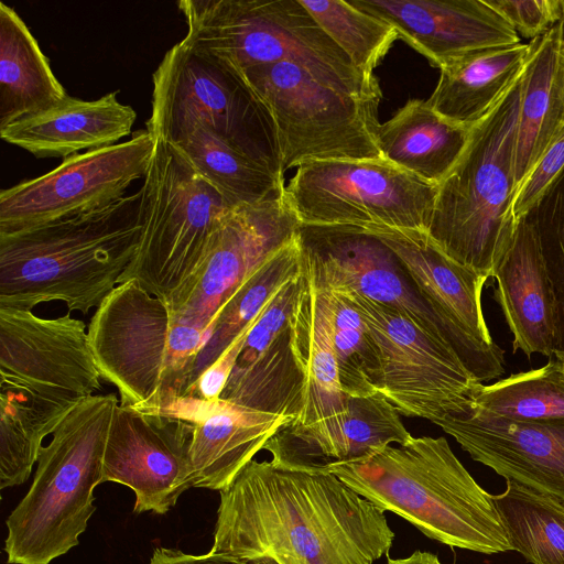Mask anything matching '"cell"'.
Here are the masks:
<instances>
[{
  "instance_id": "cell-26",
  "label": "cell",
  "mask_w": 564,
  "mask_h": 564,
  "mask_svg": "<svg viewBox=\"0 0 564 564\" xmlns=\"http://www.w3.org/2000/svg\"><path fill=\"white\" fill-rule=\"evenodd\" d=\"M531 44L471 53L440 68L427 104L455 123L473 128L487 117L522 75Z\"/></svg>"
},
{
  "instance_id": "cell-19",
  "label": "cell",
  "mask_w": 564,
  "mask_h": 564,
  "mask_svg": "<svg viewBox=\"0 0 564 564\" xmlns=\"http://www.w3.org/2000/svg\"><path fill=\"white\" fill-rule=\"evenodd\" d=\"M300 239L304 257L328 288L398 311L451 344L395 253L378 237L349 227L301 225Z\"/></svg>"
},
{
  "instance_id": "cell-39",
  "label": "cell",
  "mask_w": 564,
  "mask_h": 564,
  "mask_svg": "<svg viewBox=\"0 0 564 564\" xmlns=\"http://www.w3.org/2000/svg\"><path fill=\"white\" fill-rule=\"evenodd\" d=\"M149 564H274L267 560H241L232 556L206 553L187 554L180 550L156 547Z\"/></svg>"
},
{
  "instance_id": "cell-9",
  "label": "cell",
  "mask_w": 564,
  "mask_h": 564,
  "mask_svg": "<svg viewBox=\"0 0 564 564\" xmlns=\"http://www.w3.org/2000/svg\"><path fill=\"white\" fill-rule=\"evenodd\" d=\"M147 130L154 137L199 119L228 145L284 180L272 116L243 77L181 41L152 75Z\"/></svg>"
},
{
  "instance_id": "cell-22",
  "label": "cell",
  "mask_w": 564,
  "mask_h": 564,
  "mask_svg": "<svg viewBox=\"0 0 564 564\" xmlns=\"http://www.w3.org/2000/svg\"><path fill=\"white\" fill-rule=\"evenodd\" d=\"M160 413L176 415L193 426V487L225 489L292 419L249 409L223 399L205 401L183 395Z\"/></svg>"
},
{
  "instance_id": "cell-29",
  "label": "cell",
  "mask_w": 564,
  "mask_h": 564,
  "mask_svg": "<svg viewBox=\"0 0 564 564\" xmlns=\"http://www.w3.org/2000/svg\"><path fill=\"white\" fill-rule=\"evenodd\" d=\"M159 138L167 141L195 173L237 206L284 193V180L228 145L199 119L182 122Z\"/></svg>"
},
{
  "instance_id": "cell-27",
  "label": "cell",
  "mask_w": 564,
  "mask_h": 564,
  "mask_svg": "<svg viewBox=\"0 0 564 564\" xmlns=\"http://www.w3.org/2000/svg\"><path fill=\"white\" fill-rule=\"evenodd\" d=\"M471 128L436 112L426 100L411 99L380 123L377 139L382 158L438 185L462 156Z\"/></svg>"
},
{
  "instance_id": "cell-41",
  "label": "cell",
  "mask_w": 564,
  "mask_h": 564,
  "mask_svg": "<svg viewBox=\"0 0 564 564\" xmlns=\"http://www.w3.org/2000/svg\"><path fill=\"white\" fill-rule=\"evenodd\" d=\"M554 357L557 358L564 366V354H555Z\"/></svg>"
},
{
  "instance_id": "cell-18",
  "label": "cell",
  "mask_w": 564,
  "mask_h": 564,
  "mask_svg": "<svg viewBox=\"0 0 564 564\" xmlns=\"http://www.w3.org/2000/svg\"><path fill=\"white\" fill-rule=\"evenodd\" d=\"M192 424L176 415L119 403L104 457L102 481L132 489L135 513L165 514L193 487Z\"/></svg>"
},
{
  "instance_id": "cell-15",
  "label": "cell",
  "mask_w": 564,
  "mask_h": 564,
  "mask_svg": "<svg viewBox=\"0 0 564 564\" xmlns=\"http://www.w3.org/2000/svg\"><path fill=\"white\" fill-rule=\"evenodd\" d=\"M354 229L378 237L395 253L478 382L505 373L503 350L490 335L481 305L482 288L488 278L452 260L425 231L383 227Z\"/></svg>"
},
{
  "instance_id": "cell-34",
  "label": "cell",
  "mask_w": 564,
  "mask_h": 564,
  "mask_svg": "<svg viewBox=\"0 0 564 564\" xmlns=\"http://www.w3.org/2000/svg\"><path fill=\"white\" fill-rule=\"evenodd\" d=\"M322 30L362 73L375 76L398 32L387 22L344 0H300Z\"/></svg>"
},
{
  "instance_id": "cell-6",
  "label": "cell",
  "mask_w": 564,
  "mask_h": 564,
  "mask_svg": "<svg viewBox=\"0 0 564 564\" xmlns=\"http://www.w3.org/2000/svg\"><path fill=\"white\" fill-rule=\"evenodd\" d=\"M187 23L182 40L236 72L292 63L323 84L381 98L376 76L359 70L300 0H182Z\"/></svg>"
},
{
  "instance_id": "cell-10",
  "label": "cell",
  "mask_w": 564,
  "mask_h": 564,
  "mask_svg": "<svg viewBox=\"0 0 564 564\" xmlns=\"http://www.w3.org/2000/svg\"><path fill=\"white\" fill-rule=\"evenodd\" d=\"M239 74L272 116L283 173L311 161L382 158L377 139L381 98L335 89L292 63Z\"/></svg>"
},
{
  "instance_id": "cell-8",
  "label": "cell",
  "mask_w": 564,
  "mask_h": 564,
  "mask_svg": "<svg viewBox=\"0 0 564 564\" xmlns=\"http://www.w3.org/2000/svg\"><path fill=\"white\" fill-rule=\"evenodd\" d=\"M141 186L142 232L120 283L134 281L166 303L197 274L214 234L237 207L161 138Z\"/></svg>"
},
{
  "instance_id": "cell-21",
  "label": "cell",
  "mask_w": 564,
  "mask_h": 564,
  "mask_svg": "<svg viewBox=\"0 0 564 564\" xmlns=\"http://www.w3.org/2000/svg\"><path fill=\"white\" fill-rule=\"evenodd\" d=\"M387 22L435 67L471 53L520 43L485 0H348Z\"/></svg>"
},
{
  "instance_id": "cell-28",
  "label": "cell",
  "mask_w": 564,
  "mask_h": 564,
  "mask_svg": "<svg viewBox=\"0 0 564 564\" xmlns=\"http://www.w3.org/2000/svg\"><path fill=\"white\" fill-rule=\"evenodd\" d=\"M67 96L48 58L15 10L0 2V129Z\"/></svg>"
},
{
  "instance_id": "cell-33",
  "label": "cell",
  "mask_w": 564,
  "mask_h": 564,
  "mask_svg": "<svg viewBox=\"0 0 564 564\" xmlns=\"http://www.w3.org/2000/svg\"><path fill=\"white\" fill-rule=\"evenodd\" d=\"M304 259L327 312L333 350L344 392L349 397L378 393L379 352L362 317L343 294L328 288L305 257Z\"/></svg>"
},
{
  "instance_id": "cell-36",
  "label": "cell",
  "mask_w": 564,
  "mask_h": 564,
  "mask_svg": "<svg viewBox=\"0 0 564 564\" xmlns=\"http://www.w3.org/2000/svg\"><path fill=\"white\" fill-rule=\"evenodd\" d=\"M563 171L564 127L540 155L516 191L512 203V215L517 225L530 213L545 191Z\"/></svg>"
},
{
  "instance_id": "cell-35",
  "label": "cell",
  "mask_w": 564,
  "mask_h": 564,
  "mask_svg": "<svg viewBox=\"0 0 564 564\" xmlns=\"http://www.w3.org/2000/svg\"><path fill=\"white\" fill-rule=\"evenodd\" d=\"M525 217L535 232L554 293L555 354H564V171Z\"/></svg>"
},
{
  "instance_id": "cell-32",
  "label": "cell",
  "mask_w": 564,
  "mask_h": 564,
  "mask_svg": "<svg viewBox=\"0 0 564 564\" xmlns=\"http://www.w3.org/2000/svg\"><path fill=\"white\" fill-rule=\"evenodd\" d=\"M468 406L517 421L564 420V366L554 357L541 368L490 384L479 382L469 394Z\"/></svg>"
},
{
  "instance_id": "cell-7",
  "label": "cell",
  "mask_w": 564,
  "mask_h": 564,
  "mask_svg": "<svg viewBox=\"0 0 564 564\" xmlns=\"http://www.w3.org/2000/svg\"><path fill=\"white\" fill-rule=\"evenodd\" d=\"M207 336L134 281L117 285L88 326L101 379L117 388L121 404L148 412L187 392Z\"/></svg>"
},
{
  "instance_id": "cell-11",
  "label": "cell",
  "mask_w": 564,
  "mask_h": 564,
  "mask_svg": "<svg viewBox=\"0 0 564 564\" xmlns=\"http://www.w3.org/2000/svg\"><path fill=\"white\" fill-rule=\"evenodd\" d=\"M438 185L384 158L311 161L284 195L301 225L427 232Z\"/></svg>"
},
{
  "instance_id": "cell-4",
  "label": "cell",
  "mask_w": 564,
  "mask_h": 564,
  "mask_svg": "<svg viewBox=\"0 0 564 564\" xmlns=\"http://www.w3.org/2000/svg\"><path fill=\"white\" fill-rule=\"evenodd\" d=\"M115 393L93 394L59 422L41 448L33 482L6 524L10 564H50L78 545L96 510L94 489L104 482V457Z\"/></svg>"
},
{
  "instance_id": "cell-13",
  "label": "cell",
  "mask_w": 564,
  "mask_h": 564,
  "mask_svg": "<svg viewBox=\"0 0 564 564\" xmlns=\"http://www.w3.org/2000/svg\"><path fill=\"white\" fill-rule=\"evenodd\" d=\"M337 292L359 312L376 343L380 358L378 392L400 414L435 424L468 406L469 394L479 382L448 341L398 311L351 292Z\"/></svg>"
},
{
  "instance_id": "cell-23",
  "label": "cell",
  "mask_w": 564,
  "mask_h": 564,
  "mask_svg": "<svg viewBox=\"0 0 564 564\" xmlns=\"http://www.w3.org/2000/svg\"><path fill=\"white\" fill-rule=\"evenodd\" d=\"M495 297L513 335V351L553 357L556 308L552 284L532 225L522 218L492 276Z\"/></svg>"
},
{
  "instance_id": "cell-20",
  "label": "cell",
  "mask_w": 564,
  "mask_h": 564,
  "mask_svg": "<svg viewBox=\"0 0 564 564\" xmlns=\"http://www.w3.org/2000/svg\"><path fill=\"white\" fill-rule=\"evenodd\" d=\"M435 424L474 460L564 506V420L517 421L466 406Z\"/></svg>"
},
{
  "instance_id": "cell-40",
  "label": "cell",
  "mask_w": 564,
  "mask_h": 564,
  "mask_svg": "<svg viewBox=\"0 0 564 564\" xmlns=\"http://www.w3.org/2000/svg\"><path fill=\"white\" fill-rule=\"evenodd\" d=\"M387 564H442L438 557L430 552L415 551L405 558H389Z\"/></svg>"
},
{
  "instance_id": "cell-37",
  "label": "cell",
  "mask_w": 564,
  "mask_h": 564,
  "mask_svg": "<svg viewBox=\"0 0 564 564\" xmlns=\"http://www.w3.org/2000/svg\"><path fill=\"white\" fill-rule=\"evenodd\" d=\"M517 32L527 39L546 33L562 19L561 0H485Z\"/></svg>"
},
{
  "instance_id": "cell-3",
  "label": "cell",
  "mask_w": 564,
  "mask_h": 564,
  "mask_svg": "<svg viewBox=\"0 0 564 564\" xmlns=\"http://www.w3.org/2000/svg\"><path fill=\"white\" fill-rule=\"evenodd\" d=\"M329 473L443 544L485 554L511 550L492 496L444 437H413Z\"/></svg>"
},
{
  "instance_id": "cell-16",
  "label": "cell",
  "mask_w": 564,
  "mask_h": 564,
  "mask_svg": "<svg viewBox=\"0 0 564 564\" xmlns=\"http://www.w3.org/2000/svg\"><path fill=\"white\" fill-rule=\"evenodd\" d=\"M300 226L284 193L234 208L214 234L200 270L167 302L172 312L209 334L230 299L267 260L299 235Z\"/></svg>"
},
{
  "instance_id": "cell-24",
  "label": "cell",
  "mask_w": 564,
  "mask_h": 564,
  "mask_svg": "<svg viewBox=\"0 0 564 564\" xmlns=\"http://www.w3.org/2000/svg\"><path fill=\"white\" fill-rule=\"evenodd\" d=\"M118 91L95 100L66 96L57 105L0 129L3 141L36 158H62L110 147L131 134L135 110Z\"/></svg>"
},
{
  "instance_id": "cell-30",
  "label": "cell",
  "mask_w": 564,
  "mask_h": 564,
  "mask_svg": "<svg viewBox=\"0 0 564 564\" xmlns=\"http://www.w3.org/2000/svg\"><path fill=\"white\" fill-rule=\"evenodd\" d=\"M303 267L299 230V235L267 260L219 313L198 355L192 384L203 370L253 325L278 292L302 273Z\"/></svg>"
},
{
  "instance_id": "cell-38",
  "label": "cell",
  "mask_w": 564,
  "mask_h": 564,
  "mask_svg": "<svg viewBox=\"0 0 564 564\" xmlns=\"http://www.w3.org/2000/svg\"><path fill=\"white\" fill-rule=\"evenodd\" d=\"M250 328L245 330L210 366L200 372L184 395L212 402L220 399Z\"/></svg>"
},
{
  "instance_id": "cell-14",
  "label": "cell",
  "mask_w": 564,
  "mask_h": 564,
  "mask_svg": "<svg viewBox=\"0 0 564 564\" xmlns=\"http://www.w3.org/2000/svg\"><path fill=\"white\" fill-rule=\"evenodd\" d=\"M155 139L147 130L110 147L78 153L52 171L0 192V235L88 213L126 195L144 178Z\"/></svg>"
},
{
  "instance_id": "cell-5",
  "label": "cell",
  "mask_w": 564,
  "mask_h": 564,
  "mask_svg": "<svg viewBox=\"0 0 564 564\" xmlns=\"http://www.w3.org/2000/svg\"><path fill=\"white\" fill-rule=\"evenodd\" d=\"M524 72V70H523ZM523 73L438 184L427 235L452 260L492 278L513 239L514 158Z\"/></svg>"
},
{
  "instance_id": "cell-31",
  "label": "cell",
  "mask_w": 564,
  "mask_h": 564,
  "mask_svg": "<svg viewBox=\"0 0 564 564\" xmlns=\"http://www.w3.org/2000/svg\"><path fill=\"white\" fill-rule=\"evenodd\" d=\"M492 500L511 550L532 564H564L563 505L512 480Z\"/></svg>"
},
{
  "instance_id": "cell-42",
  "label": "cell",
  "mask_w": 564,
  "mask_h": 564,
  "mask_svg": "<svg viewBox=\"0 0 564 564\" xmlns=\"http://www.w3.org/2000/svg\"><path fill=\"white\" fill-rule=\"evenodd\" d=\"M561 8H562V19H561V21L564 23V0H561Z\"/></svg>"
},
{
  "instance_id": "cell-1",
  "label": "cell",
  "mask_w": 564,
  "mask_h": 564,
  "mask_svg": "<svg viewBox=\"0 0 564 564\" xmlns=\"http://www.w3.org/2000/svg\"><path fill=\"white\" fill-rule=\"evenodd\" d=\"M394 532L334 474L250 460L220 490L210 553L274 564H373Z\"/></svg>"
},
{
  "instance_id": "cell-25",
  "label": "cell",
  "mask_w": 564,
  "mask_h": 564,
  "mask_svg": "<svg viewBox=\"0 0 564 564\" xmlns=\"http://www.w3.org/2000/svg\"><path fill=\"white\" fill-rule=\"evenodd\" d=\"M530 44L518 117L516 191L564 127V23L558 21Z\"/></svg>"
},
{
  "instance_id": "cell-2",
  "label": "cell",
  "mask_w": 564,
  "mask_h": 564,
  "mask_svg": "<svg viewBox=\"0 0 564 564\" xmlns=\"http://www.w3.org/2000/svg\"><path fill=\"white\" fill-rule=\"evenodd\" d=\"M142 193L28 230L0 235V307L62 301L86 315L119 285L142 232Z\"/></svg>"
},
{
  "instance_id": "cell-12",
  "label": "cell",
  "mask_w": 564,
  "mask_h": 564,
  "mask_svg": "<svg viewBox=\"0 0 564 564\" xmlns=\"http://www.w3.org/2000/svg\"><path fill=\"white\" fill-rule=\"evenodd\" d=\"M100 373L83 321L66 313L44 318L0 307V391L56 429L100 389Z\"/></svg>"
},
{
  "instance_id": "cell-17",
  "label": "cell",
  "mask_w": 564,
  "mask_h": 564,
  "mask_svg": "<svg viewBox=\"0 0 564 564\" xmlns=\"http://www.w3.org/2000/svg\"><path fill=\"white\" fill-rule=\"evenodd\" d=\"M304 284L303 267L253 323L220 399L292 422L299 417L306 384Z\"/></svg>"
}]
</instances>
